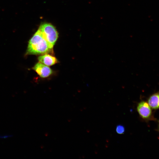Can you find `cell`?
I'll list each match as a JSON object with an SVG mask.
<instances>
[{
	"label": "cell",
	"instance_id": "obj_1",
	"mask_svg": "<svg viewBox=\"0 0 159 159\" xmlns=\"http://www.w3.org/2000/svg\"><path fill=\"white\" fill-rule=\"evenodd\" d=\"M53 54V49L38 29L28 42L26 53L28 55H39Z\"/></svg>",
	"mask_w": 159,
	"mask_h": 159
},
{
	"label": "cell",
	"instance_id": "obj_2",
	"mask_svg": "<svg viewBox=\"0 0 159 159\" xmlns=\"http://www.w3.org/2000/svg\"><path fill=\"white\" fill-rule=\"evenodd\" d=\"M38 29L53 49L58 37V33L55 28L50 23H44L40 25Z\"/></svg>",
	"mask_w": 159,
	"mask_h": 159
},
{
	"label": "cell",
	"instance_id": "obj_3",
	"mask_svg": "<svg viewBox=\"0 0 159 159\" xmlns=\"http://www.w3.org/2000/svg\"><path fill=\"white\" fill-rule=\"evenodd\" d=\"M137 111L140 116L144 120H148L151 118L152 111L148 103L145 101L139 102L137 106Z\"/></svg>",
	"mask_w": 159,
	"mask_h": 159
},
{
	"label": "cell",
	"instance_id": "obj_4",
	"mask_svg": "<svg viewBox=\"0 0 159 159\" xmlns=\"http://www.w3.org/2000/svg\"><path fill=\"white\" fill-rule=\"evenodd\" d=\"M32 69L42 78L47 77L53 73L52 70L50 67L39 62L36 64Z\"/></svg>",
	"mask_w": 159,
	"mask_h": 159
},
{
	"label": "cell",
	"instance_id": "obj_5",
	"mask_svg": "<svg viewBox=\"0 0 159 159\" xmlns=\"http://www.w3.org/2000/svg\"><path fill=\"white\" fill-rule=\"evenodd\" d=\"M39 62L47 66H51L58 62L57 59L54 57L49 54H45L38 57Z\"/></svg>",
	"mask_w": 159,
	"mask_h": 159
},
{
	"label": "cell",
	"instance_id": "obj_6",
	"mask_svg": "<svg viewBox=\"0 0 159 159\" xmlns=\"http://www.w3.org/2000/svg\"><path fill=\"white\" fill-rule=\"evenodd\" d=\"M148 103L152 109H159V92L150 96L148 100Z\"/></svg>",
	"mask_w": 159,
	"mask_h": 159
},
{
	"label": "cell",
	"instance_id": "obj_7",
	"mask_svg": "<svg viewBox=\"0 0 159 159\" xmlns=\"http://www.w3.org/2000/svg\"><path fill=\"white\" fill-rule=\"evenodd\" d=\"M125 127L122 125H118L116 127V131L118 134H123L125 133Z\"/></svg>",
	"mask_w": 159,
	"mask_h": 159
},
{
	"label": "cell",
	"instance_id": "obj_8",
	"mask_svg": "<svg viewBox=\"0 0 159 159\" xmlns=\"http://www.w3.org/2000/svg\"><path fill=\"white\" fill-rule=\"evenodd\" d=\"M12 136L11 135H0V138H6L9 137H11Z\"/></svg>",
	"mask_w": 159,
	"mask_h": 159
},
{
	"label": "cell",
	"instance_id": "obj_9",
	"mask_svg": "<svg viewBox=\"0 0 159 159\" xmlns=\"http://www.w3.org/2000/svg\"><path fill=\"white\" fill-rule=\"evenodd\" d=\"M158 130H159V123H158Z\"/></svg>",
	"mask_w": 159,
	"mask_h": 159
}]
</instances>
